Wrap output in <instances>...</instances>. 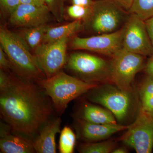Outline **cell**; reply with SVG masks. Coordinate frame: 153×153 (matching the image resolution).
Here are the masks:
<instances>
[{"label": "cell", "instance_id": "22", "mask_svg": "<svg viewBox=\"0 0 153 153\" xmlns=\"http://www.w3.org/2000/svg\"><path fill=\"white\" fill-rule=\"evenodd\" d=\"M129 13L146 21L153 17V0H134Z\"/></svg>", "mask_w": 153, "mask_h": 153}, {"label": "cell", "instance_id": "14", "mask_svg": "<svg viewBox=\"0 0 153 153\" xmlns=\"http://www.w3.org/2000/svg\"><path fill=\"white\" fill-rule=\"evenodd\" d=\"M0 153H36L33 141L29 138L13 132L7 123L1 122Z\"/></svg>", "mask_w": 153, "mask_h": 153}, {"label": "cell", "instance_id": "11", "mask_svg": "<svg viewBox=\"0 0 153 153\" xmlns=\"http://www.w3.org/2000/svg\"><path fill=\"white\" fill-rule=\"evenodd\" d=\"M124 27L113 33L80 38L75 36L70 42L72 49L91 51L113 57L122 49Z\"/></svg>", "mask_w": 153, "mask_h": 153}, {"label": "cell", "instance_id": "27", "mask_svg": "<svg viewBox=\"0 0 153 153\" xmlns=\"http://www.w3.org/2000/svg\"><path fill=\"white\" fill-rule=\"evenodd\" d=\"M118 6L129 13L134 0H111Z\"/></svg>", "mask_w": 153, "mask_h": 153}, {"label": "cell", "instance_id": "16", "mask_svg": "<svg viewBox=\"0 0 153 153\" xmlns=\"http://www.w3.org/2000/svg\"><path fill=\"white\" fill-rule=\"evenodd\" d=\"M74 117V118L79 119L91 123L117 124L114 116L108 110L93 104L89 101L82 103Z\"/></svg>", "mask_w": 153, "mask_h": 153}, {"label": "cell", "instance_id": "1", "mask_svg": "<svg viewBox=\"0 0 153 153\" xmlns=\"http://www.w3.org/2000/svg\"><path fill=\"white\" fill-rule=\"evenodd\" d=\"M54 111L51 99L34 80L10 74L0 88L1 117L13 132L33 137Z\"/></svg>", "mask_w": 153, "mask_h": 153}, {"label": "cell", "instance_id": "24", "mask_svg": "<svg viewBox=\"0 0 153 153\" xmlns=\"http://www.w3.org/2000/svg\"><path fill=\"white\" fill-rule=\"evenodd\" d=\"M91 7L71 4L67 7L66 12L68 16L74 20L84 22L90 16Z\"/></svg>", "mask_w": 153, "mask_h": 153}, {"label": "cell", "instance_id": "26", "mask_svg": "<svg viewBox=\"0 0 153 153\" xmlns=\"http://www.w3.org/2000/svg\"><path fill=\"white\" fill-rule=\"evenodd\" d=\"M0 67L4 71H9L13 69V66L7 55L0 46Z\"/></svg>", "mask_w": 153, "mask_h": 153}, {"label": "cell", "instance_id": "3", "mask_svg": "<svg viewBox=\"0 0 153 153\" xmlns=\"http://www.w3.org/2000/svg\"><path fill=\"white\" fill-rule=\"evenodd\" d=\"M0 44L19 76L30 80L46 78L24 39L7 28L0 29Z\"/></svg>", "mask_w": 153, "mask_h": 153}, {"label": "cell", "instance_id": "32", "mask_svg": "<svg viewBox=\"0 0 153 153\" xmlns=\"http://www.w3.org/2000/svg\"><path fill=\"white\" fill-rule=\"evenodd\" d=\"M128 152L127 149L124 147L115 148L114 149L112 153H127Z\"/></svg>", "mask_w": 153, "mask_h": 153}, {"label": "cell", "instance_id": "13", "mask_svg": "<svg viewBox=\"0 0 153 153\" xmlns=\"http://www.w3.org/2000/svg\"><path fill=\"white\" fill-rule=\"evenodd\" d=\"M50 13L47 6L21 4L10 16V23L15 27L29 28L46 25Z\"/></svg>", "mask_w": 153, "mask_h": 153}, {"label": "cell", "instance_id": "19", "mask_svg": "<svg viewBox=\"0 0 153 153\" xmlns=\"http://www.w3.org/2000/svg\"><path fill=\"white\" fill-rule=\"evenodd\" d=\"M49 27L46 24L32 27L25 28L21 36L30 49H35L43 43L44 36Z\"/></svg>", "mask_w": 153, "mask_h": 153}, {"label": "cell", "instance_id": "8", "mask_svg": "<svg viewBox=\"0 0 153 153\" xmlns=\"http://www.w3.org/2000/svg\"><path fill=\"white\" fill-rule=\"evenodd\" d=\"M121 141L137 153H151L153 150V117L140 108L134 121L129 125Z\"/></svg>", "mask_w": 153, "mask_h": 153}, {"label": "cell", "instance_id": "18", "mask_svg": "<svg viewBox=\"0 0 153 153\" xmlns=\"http://www.w3.org/2000/svg\"><path fill=\"white\" fill-rule=\"evenodd\" d=\"M140 108L153 117V75L146 74L139 87Z\"/></svg>", "mask_w": 153, "mask_h": 153}, {"label": "cell", "instance_id": "23", "mask_svg": "<svg viewBox=\"0 0 153 153\" xmlns=\"http://www.w3.org/2000/svg\"><path fill=\"white\" fill-rule=\"evenodd\" d=\"M50 13L59 23L63 22L65 16L64 0H44Z\"/></svg>", "mask_w": 153, "mask_h": 153}, {"label": "cell", "instance_id": "12", "mask_svg": "<svg viewBox=\"0 0 153 153\" xmlns=\"http://www.w3.org/2000/svg\"><path fill=\"white\" fill-rule=\"evenodd\" d=\"M74 127L77 137L85 143H94L106 140L114 134L126 130L129 125L101 124L91 123L79 119L74 118Z\"/></svg>", "mask_w": 153, "mask_h": 153}, {"label": "cell", "instance_id": "2", "mask_svg": "<svg viewBox=\"0 0 153 153\" xmlns=\"http://www.w3.org/2000/svg\"><path fill=\"white\" fill-rule=\"evenodd\" d=\"M35 81L51 99L55 111L59 115L64 112L69 102L98 85L85 82L62 71L52 77Z\"/></svg>", "mask_w": 153, "mask_h": 153}, {"label": "cell", "instance_id": "9", "mask_svg": "<svg viewBox=\"0 0 153 153\" xmlns=\"http://www.w3.org/2000/svg\"><path fill=\"white\" fill-rule=\"evenodd\" d=\"M69 38L42 43L34 49V56L46 78H49L61 71L66 65Z\"/></svg>", "mask_w": 153, "mask_h": 153}, {"label": "cell", "instance_id": "6", "mask_svg": "<svg viewBox=\"0 0 153 153\" xmlns=\"http://www.w3.org/2000/svg\"><path fill=\"white\" fill-rule=\"evenodd\" d=\"M64 67L73 76L85 82L97 83L110 80V63L88 53H71L68 56Z\"/></svg>", "mask_w": 153, "mask_h": 153}, {"label": "cell", "instance_id": "30", "mask_svg": "<svg viewBox=\"0 0 153 153\" xmlns=\"http://www.w3.org/2000/svg\"><path fill=\"white\" fill-rule=\"evenodd\" d=\"M71 4L91 7L95 0H70Z\"/></svg>", "mask_w": 153, "mask_h": 153}, {"label": "cell", "instance_id": "20", "mask_svg": "<svg viewBox=\"0 0 153 153\" xmlns=\"http://www.w3.org/2000/svg\"><path fill=\"white\" fill-rule=\"evenodd\" d=\"M116 143L112 140L94 143H85L80 144L77 150L81 153H112L116 148Z\"/></svg>", "mask_w": 153, "mask_h": 153}, {"label": "cell", "instance_id": "10", "mask_svg": "<svg viewBox=\"0 0 153 153\" xmlns=\"http://www.w3.org/2000/svg\"><path fill=\"white\" fill-rule=\"evenodd\" d=\"M122 49L147 57L153 54V48L145 21L130 13L123 26Z\"/></svg>", "mask_w": 153, "mask_h": 153}, {"label": "cell", "instance_id": "15", "mask_svg": "<svg viewBox=\"0 0 153 153\" xmlns=\"http://www.w3.org/2000/svg\"><path fill=\"white\" fill-rule=\"evenodd\" d=\"M61 118H51L47 121L33 141V146L37 153H55L56 139L57 134L60 132Z\"/></svg>", "mask_w": 153, "mask_h": 153}, {"label": "cell", "instance_id": "7", "mask_svg": "<svg viewBox=\"0 0 153 153\" xmlns=\"http://www.w3.org/2000/svg\"><path fill=\"white\" fill-rule=\"evenodd\" d=\"M110 80L124 90H131L137 74L144 68L145 56L122 49L112 57Z\"/></svg>", "mask_w": 153, "mask_h": 153}, {"label": "cell", "instance_id": "31", "mask_svg": "<svg viewBox=\"0 0 153 153\" xmlns=\"http://www.w3.org/2000/svg\"><path fill=\"white\" fill-rule=\"evenodd\" d=\"M21 4H28L36 6L45 5L44 0H21Z\"/></svg>", "mask_w": 153, "mask_h": 153}, {"label": "cell", "instance_id": "17", "mask_svg": "<svg viewBox=\"0 0 153 153\" xmlns=\"http://www.w3.org/2000/svg\"><path fill=\"white\" fill-rule=\"evenodd\" d=\"M84 28L83 22L79 20H74V22L59 27H50L44 36L42 43L58 41L65 37L70 38Z\"/></svg>", "mask_w": 153, "mask_h": 153}, {"label": "cell", "instance_id": "21", "mask_svg": "<svg viewBox=\"0 0 153 153\" xmlns=\"http://www.w3.org/2000/svg\"><path fill=\"white\" fill-rule=\"evenodd\" d=\"M76 137L72 129L66 126L60 131L59 150L60 153H73L76 144Z\"/></svg>", "mask_w": 153, "mask_h": 153}, {"label": "cell", "instance_id": "5", "mask_svg": "<svg viewBox=\"0 0 153 153\" xmlns=\"http://www.w3.org/2000/svg\"><path fill=\"white\" fill-rule=\"evenodd\" d=\"M127 13L111 0H95L90 16L83 23L85 28L97 35L112 33L125 23Z\"/></svg>", "mask_w": 153, "mask_h": 153}, {"label": "cell", "instance_id": "28", "mask_svg": "<svg viewBox=\"0 0 153 153\" xmlns=\"http://www.w3.org/2000/svg\"><path fill=\"white\" fill-rule=\"evenodd\" d=\"M143 70L146 74L153 75V54L149 57Z\"/></svg>", "mask_w": 153, "mask_h": 153}, {"label": "cell", "instance_id": "29", "mask_svg": "<svg viewBox=\"0 0 153 153\" xmlns=\"http://www.w3.org/2000/svg\"><path fill=\"white\" fill-rule=\"evenodd\" d=\"M150 39L153 48V17L145 21Z\"/></svg>", "mask_w": 153, "mask_h": 153}, {"label": "cell", "instance_id": "25", "mask_svg": "<svg viewBox=\"0 0 153 153\" xmlns=\"http://www.w3.org/2000/svg\"><path fill=\"white\" fill-rule=\"evenodd\" d=\"M21 4V0H0L1 7L10 16Z\"/></svg>", "mask_w": 153, "mask_h": 153}, {"label": "cell", "instance_id": "4", "mask_svg": "<svg viewBox=\"0 0 153 153\" xmlns=\"http://www.w3.org/2000/svg\"><path fill=\"white\" fill-rule=\"evenodd\" d=\"M85 98L91 103L104 107L120 122L128 117L134 105L132 89L124 90L112 83L98 85L85 94Z\"/></svg>", "mask_w": 153, "mask_h": 153}]
</instances>
